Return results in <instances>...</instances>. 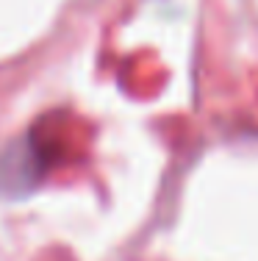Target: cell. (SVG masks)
Segmentation results:
<instances>
[{"label":"cell","mask_w":258,"mask_h":261,"mask_svg":"<svg viewBox=\"0 0 258 261\" xmlns=\"http://www.w3.org/2000/svg\"><path fill=\"white\" fill-rule=\"evenodd\" d=\"M39 150L34 147L31 136L11 142L6 150H0V195H22L34 189L39 181V167H36Z\"/></svg>","instance_id":"cell-1"}]
</instances>
